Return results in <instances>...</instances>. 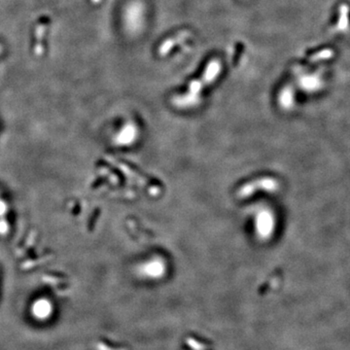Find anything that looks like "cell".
Returning a JSON list of instances; mask_svg holds the SVG:
<instances>
[{"instance_id":"1","label":"cell","mask_w":350,"mask_h":350,"mask_svg":"<svg viewBox=\"0 0 350 350\" xmlns=\"http://www.w3.org/2000/svg\"><path fill=\"white\" fill-rule=\"evenodd\" d=\"M256 235L261 240H268L276 229V217L268 208H262L256 212L254 218Z\"/></svg>"},{"instance_id":"2","label":"cell","mask_w":350,"mask_h":350,"mask_svg":"<svg viewBox=\"0 0 350 350\" xmlns=\"http://www.w3.org/2000/svg\"><path fill=\"white\" fill-rule=\"evenodd\" d=\"M138 136L137 127L133 123L126 124L116 134L114 140L119 146H129L133 144Z\"/></svg>"},{"instance_id":"3","label":"cell","mask_w":350,"mask_h":350,"mask_svg":"<svg viewBox=\"0 0 350 350\" xmlns=\"http://www.w3.org/2000/svg\"><path fill=\"white\" fill-rule=\"evenodd\" d=\"M47 25H48V24H46V23H40V24L37 25L36 32H35V35H36V44H35L34 52H35V54L38 55V56L41 55V54L43 53L42 38L45 35V31H46Z\"/></svg>"},{"instance_id":"4","label":"cell","mask_w":350,"mask_h":350,"mask_svg":"<svg viewBox=\"0 0 350 350\" xmlns=\"http://www.w3.org/2000/svg\"><path fill=\"white\" fill-rule=\"evenodd\" d=\"M9 231V223L5 217L0 218V236H5Z\"/></svg>"},{"instance_id":"5","label":"cell","mask_w":350,"mask_h":350,"mask_svg":"<svg viewBox=\"0 0 350 350\" xmlns=\"http://www.w3.org/2000/svg\"><path fill=\"white\" fill-rule=\"evenodd\" d=\"M7 210H8V206L6 205V203L0 200V218L5 217Z\"/></svg>"},{"instance_id":"6","label":"cell","mask_w":350,"mask_h":350,"mask_svg":"<svg viewBox=\"0 0 350 350\" xmlns=\"http://www.w3.org/2000/svg\"><path fill=\"white\" fill-rule=\"evenodd\" d=\"M0 52H1V46H0Z\"/></svg>"}]
</instances>
